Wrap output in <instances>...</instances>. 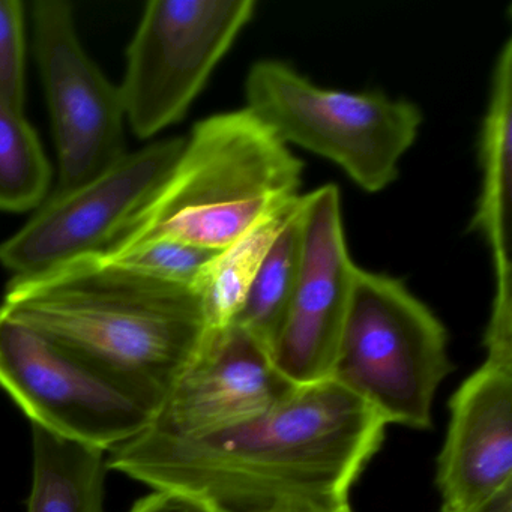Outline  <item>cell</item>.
<instances>
[{
  "label": "cell",
  "instance_id": "6da1fadb",
  "mask_svg": "<svg viewBox=\"0 0 512 512\" xmlns=\"http://www.w3.org/2000/svg\"><path fill=\"white\" fill-rule=\"evenodd\" d=\"M386 424L334 379L299 386L265 415L194 439L139 433L107 467L209 512H335Z\"/></svg>",
  "mask_w": 512,
  "mask_h": 512
},
{
  "label": "cell",
  "instance_id": "7a4b0ae2",
  "mask_svg": "<svg viewBox=\"0 0 512 512\" xmlns=\"http://www.w3.org/2000/svg\"><path fill=\"white\" fill-rule=\"evenodd\" d=\"M0 310L64 347L152 416L209 332L197 287L100 253L13 277Z\"/></svg>",
  "mask_w": 512,
  "mask_h": 512
},
{
  "label": "cell",
  "instance_id": "3957f363",
  "mask_svg": "<svg viewBox=\"0 0 512 512\" xmlns=\"http://www.w3.org/2000/svg\"><path fill=\"white\" fill-rule=\"evenodd\" d=\"M304 164L247 109L194 125L166 181L100 253L122 262L155 242L221 251L298 199Z\"/></svg>",
  "mask_w": 512,
  "mask_h": 512
},
{
  "label": "cell",
  "instance_id": "277c9868",
  "mask_svg": "<svg viewBox=\"0 0 512 512\" xmlns=\"http://www.w3.org/2000/svg\"><path fill=\"white\" fill-rule=\"evenodd\" d=\"M451 370L448 334L430 308L397 278L358 266L331 379L386 425L424 430Z\"/></svg>",
  "mask_w": 512,
  "mask_h": 512
},
{
  "label": "cell",
  "instance_id": "5b68a950",
  "mask_svg": "<svg viewBox=\"0 0 512 512\" xmlns=\"http://www.w3.org/2000/svg\"><path fill=\"white\" fill-rule=\"evenodd\" d=\"M245 100V109L281 143L337 164L367 193L397 179L422 125L421 110L410 101L320 88L278 61L250 68Z\"/></svg>",
  "mask_w": 512,
  "mask_h": 512
},
{
  "label": "cell",
  "instance_id": "8992f818",
  "mask_svg": "<svg viewBox=\"0 0 512 512\" xmlns=\"http://www.w3.org/2000/svg\"><path fill=\"white\" fill-rule=\"evenodd\" d=\"M256 7L254 0L146 5L119 86L125 119L139 139H152L184 118Z\"/></svg>",
  "mask_w": 512,
  "mask_h": 512
},
{
  "label": "cell",
  "instance_id": "52a82bcc",
  "mask_svg": "<svg viewBox=\"0 0 512 512\" xmlns=\"http://www.w3.org/2000/svg\"><path fill=\"white\" fill-rule=\"evenodd\" d=\"M184 143L185 137L158 140L127 152L79 187L49 194L28 223L0 244V265L13 277H29L103 253L166 181Z\"/></svg>",
  "mask_w": 512,
  "mask_h": 512
},
{
  "label": "cell",
  "instance_id": "ba28073f",
  "mask_svg": "<svg viewBox=\"0 0 512 512\" xmlns=\"http://www.w3.org/2000/svg\"><path fill=\"white\" fill-rule=\"evenodd\" d=\"M0 388L32 425L109 452L152 415L64 347L0 310Z\"/></svg>",
  "mask_w": 512,
  "mask_h": 512
},
{
  "label": "cell",
  "instance_id": "9c48e42d",
  "mask_svg": "<svg viewBox=\"0 0 512 512\" xmlns=\"http://www.w3.org/2000/svg\"><path fill=\"white\" fill-rule=\"evenodd\" d=\"M32 20L58 151V190H70L127 154L124 104L118 86L83 49L68 2L40 0Z\"/></svg>",
  "mask_w": 512,
  "mask_h": 512
},
{
  "label": "cell",
  "instance_id": "30bf717a",
  "mask_svg": "<svg viewBox=\"0 0 512 512\" xmlns=\"http://www.w3.org/2000/svg\"><path fill=\"white\" fill-rule=\"evenodd\" d=\"M301 230L295 290L269 353L289 382L308 386L332 377L358 268L347 248L337 185L302 196Z\"/></svg>",
  "mask_w": 512,
  "mask_h": 512
},
{
  "label": "cell",
  "instance_id": "8fae6325",
  "mask_svg": "<svg viewBox=\"0 0 512 512\" xmlns=\"http://www.w3.org/2000/svg\"><path fill=\"white\" fill-rule=\"evenodd\" d=\"M298 388L241 326L209 329L196 358L140 433L158 439L208 436L265 415Z\"/></svg>",
  "mask_w": 512,
  "mask_h": 512
},
{
  "label": "cell",
  "instance_id": "7c38bea8",
  "mask_svg": "<svg viewBox=\"0 0 512 512\" xmlns=\"http://www.w3.org/2000/svg\"><path fill=\"white\" fill-rule=\"evenodd\" d=\"M512 482V365L487 361L455 392L439 457L442 512L463 511Z\"/></svg>",
  "mask_w": 512,
  "mask_h": 512
},
{
  "label": "cell",
  "instance_id": "4fadbf2b",
  "mask_svg": "<svg viewBox=\"0 0 512 512\" xmlns=\"http://www.w3.org/2000/svg\"><path fill=\"white\" fill-rule=\"evenodd\" d=\"M512 44L506 41L491 80L490 103L481 134L482 191L473 215L493 253L496 290H511V263L506 248V209L511 190Z\"/></svg>",
  "mask_w": 512,
  "mask_h": 512
},
{
  "label": "cell",
  "instance_id": "5bb4252c",
  "mask_svg": "<svg viewBox=\"0 0 512 512\" xmlns=\"http://www.w3.org/2000/svg\"><path fill=\"white\" fill-rule=\"evenodd\" d=\"M28 512H104L106 452L32 425Z\"/></svg>",
  "mask_w": 512,
  "mask_h": 512
},
{
  "label": "cell",
  "instance_id": "9a60e30c",
  "mask_svg": "<svg viewBox=\"0 0 512 512\" xmlns=\"http://www.w3.org/2000/svg\"><path fill=\"white\" fill-rule=\"evenodd\" d=\"M299 199L301 196L269 215L238 241L218 251L211 260L196 284L209 329L226 328L235 322L254 275L278 233L295 212Z\"/></svg>",
  "mask_w": 512,
  "mask_h": 512
},
{
  "label": "cell",
  "instance_id": "2e32d148",
  "mask_svg": "<svg viewBox=\"0 0 512 512\" xmlns=\"http://www.w3.org/2000/svg\"><path fill=\"white\" fill-rule=\"evenodd\" d=\"M302 196L254 275L235 325L253 335L271 352L286 319L301 262Z\"/></svg>",
  "mask_w": 512,
  "mask_h": 512
},
{
  "label": "cell",
  "instance_id": "e0dca14e",
  "mask_svg": "<svg viewBox=\"0 0 512 512\" xmlns=\"http://www.w3.org/2000/svg\"><path fill=\"white\" fill-rule=\"evenodd\" d=\"M52 167L23 109L0 92V212L34 211L49 196Z\"/></svg>",
  "mask_w": 512,
  "mask_h": 512
},
{
  "label": "cell",
  "instance_id": "ac0fdd59",
  "mask_svg": "<svg viewBox=\"0 0 512 512\" xmlns=\"http://www.w3.org/2000/svg\"><path fill=\"white\" fill-rule=\"evenodd\" d=\"M218 251L203 250L181 242H155L122 260L145 274L170 283L194 286Z\"/></svg>",
  "mask_w": 512,
  "mask_h": 512
},
{
  "label": "cell",
  "instance_id": "d6986e66",
  "mask_svg": "<svg viewBox=\"0 0 512 512\" xmlns=\"http://www.w3.org/2000/svg\"><path fill=\"white\" fill-rule=\"evenodd\" d=\"M0 92L25 109V13L19 0H0Z\"/></svg>",
  "mask_w": 512,
  "mask_h": 512
},
{
  "label": "cell",
  "instance_id": "ffe728a7",
  "mask_svg": "<svg viewBox=\"0 0 512 512\" xmlns=\"http://www.w3.org/2000/svg\"><path fill=\"white\" fill-rule=\"evenodd\" d=\"M130 512H209V509L182 494L155 491L139 500Z\"/></svg>",
  "mask_w": 512,
  "mask_h": 512
},
{
  "label": "cell",
  "instance_id": "44dd1931",
  "mask_svg": "<svg viewBox=\"0 0 512 512\" xmlns=\"http://www.w3.org/2000/svg\"><path fill=\"white\" fill-rule=\"evenodd\" d=\"M452 512H512V482L505 485L502 490L494 493L488 499L463 509V511Z\"/></svg>",
  "mask_w": 512,
  "mask_h": 512
},
{
  "label": "cell",
  "instance_id": "7402d4cb",
  "mask_svg": "<svg viewBox=\"0 0 512 512\" xmlns=\"http://www.w3.org/2000/svg\"><path fill=\"white\" fill-rule=\"evenodd\" d=\"M335 512H352L350 511L349 505L344 506V508L338 509V511Z\"/></svg>",
  "mask_w": 512,
  "mask_h": 512
}]
</instances>
